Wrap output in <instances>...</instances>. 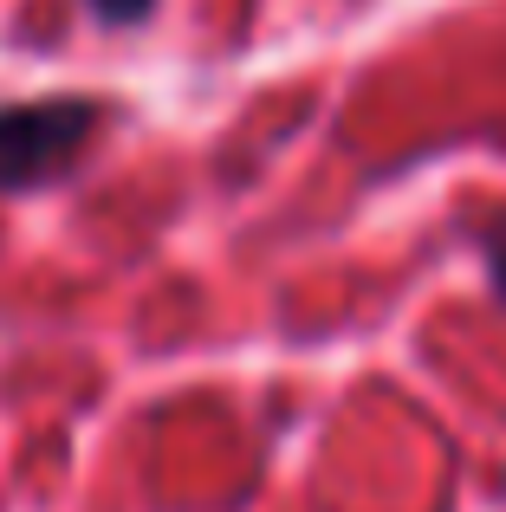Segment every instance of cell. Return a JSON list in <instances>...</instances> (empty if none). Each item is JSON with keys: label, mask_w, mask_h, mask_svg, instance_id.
Masks as SVG:
<instances>
[{"label": "cell", "mask_w": 506, "mask_h": 512, "mask_svg": "<svg viewBox=\"0 0 506 512\" xmlns=\"http://www.w3.org/2000/svg\"><path fill=\"white\" fill-rule=\"evenodd\" d=\"M104 124V104L91 98H33V104H0V195L65 182L85 163L91 137Z\"/></svg>", "instance_id": "1"}, {"label": "cell", "mask_w": 506, "mask_h": 512, "mask_svg": "<svg viewBox=\"0 0 506 512\" xmlns=\"http://www.w3.org/2000/svg\"><path fill=\"white\" fill-rule=\"evenodd\" d=\"M91 13H98L104 26H137V20H150L156 13V0H85Z\"/></svg>", "instance_id": "2"}, {"label": "cell", "mask_w": 506, "mask_h": 512, "mask_svg": "<svg viewBox=\"0 0 506 512\" xmlns=\"http://www.w3.org/2000/svg\"><path fill=\"white\" fill-rule=\"evenodd\" d=\"M487 279H494V292L506 299V234L494 240V247H487Z\"/></svg>", "instance_id": "3"}]
</instances>
